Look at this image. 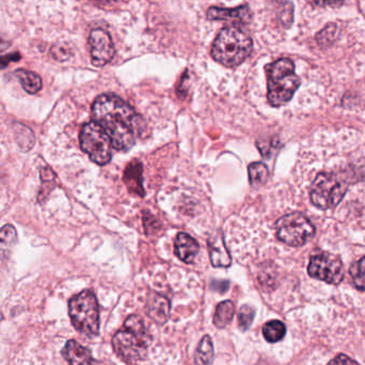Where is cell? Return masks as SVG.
I'll return each instance as SVG.
<instances>
[{
	"label": "cell",
	"instance_id": "cell-1",
	"mask_svg": "<svg viewBox=\"0 0 365 365\" xmlns=\"http://www.w3.org/2000/svg\"><path fill=\"white\" fill-rule=\"evenodd\" d=\"M92 119L104 128L118 151H128L140 130V117L125 101L115 94H102L92 105Z\"/></svg>",
	"mask_w": 365,
	"mask_h": 365
},
{
	"label": "cell",
	"instance_id": "cell-2",
	"mask_svg": "<svg viewBox=\"0 0 365 365\" xmlns=\"http://www.w3.org/2000/svg\"><path fill=\"white\" fill-rule=\"evenodd\" d=\"M151 341V336L145 329L143 319L132 315L113 336V351L126 364H136L147 357Z\"/></svg>",
	"mask_w": 365,
	"mask_h": 365
},
{
	"label": "cell",
	"instance_id": "cell-3",
	"mask_svg": "<svg viewBox=\"0 0 365 365\" xmlns=\"http://www.w3.org/2000/svg\"><path fill=\"white\" fill-rule=\"evenodd\" d=\"M250 36L240 28L227 27L219 32L212 46V57L227 68L242 64L252 53Z\"/></svg>",
	"mask_w": 365,
	"mask_h": 365
},
{
	"label": "cell",
	"instance_id": "cell-4",
	"mask_svg": "<svg viewBox=\"0 0 365 365\" xmlns=\"http://www.w3.org/2000/svg\"><path fill=\"white\" fill-rule=\"evenodd\" d=\"M266 73L269 104L279 107L289 103L300 86V78L296 75L294 62L287 58L277 60L266 66Z\"/></svg>",
	"mask_w": 365,
	"mask_h": 365
},
{
	"label": "cell",
	"instance_id": "cell-5",
	"mask_svg": "<svg viewBox=\"0 0 365 365\" xmlns=\"http://www.w3.org/2000/svg\"><path fill=\"white\" fill-rule=\"evenodd\" d=\"M71 321L77 331L94 336L100 330V311L93 292L86 289L68 302Z\"/></svg>",
	"mask_w": 365,
	"mask_h": 365
},
{
	"label": "cell",
	"instance_id": "cell-6",
	"mask_svg": "<svg viewBox=\"0 0 365 365\" xmlns=\"http://www.w3.org/2000/svg\"><path fill=\"white\" fill-rule=\"evenodd\" d=\"M81 147L92 162L105 166L113 156V143L104 128L94 121L86 123L81 128Z\"/></svg>",
	"mask_w": 365,
	"mask_h": 365
},
{
	"label": "cell",
	"instance_id": "cell-7",
	"mask_svg": "<svg viewBox=\"0 0 365 365\" xmlns=\"http://www.w3.org/2000/svg\"><path fill=\"white\" fill-rule=\"evenodd\" d=\"M315 227L302 212H292L277 222V237L292 247H300L314 236Z\"/></svg>",
	"mask_w": 365,
	"mask_h": 365
},
{
	"label": "cell",
	"instance_id": "cell-8",
	"mask_svg": "<svg viewBox=\"0 0 365 365\" xmlns=\"http://www.w3.org/2000/svg\"><path fill=\"white\" fill-rule=\"evenodd\" d=\"M347 191V185L329 173H319L311 187L312 203L321 210L336 207Z\"/></svg>",
	"mask_w": 365,
	"mask_h": 365
},
{
	"label": "cell",
	"instance_id": "cell-9",
	"mask_svg": "<svg viewBox=\"0 0 365 365\" xmlns=\"http://www.w3.org/2000/svg\"><path fill=\"white\" fill-rule=\"evenodd\" d=\"M312 278L325 281L329 284H339L344 279V266L338 255L319 252L311 257L308 267Z\"/></svg>",
	"mask_w": 365,
	"mask_h": 365
},
{
	"label": "cell",
	"instance_id": "cell-10",
	"mask_svg": "<svg viewBox=\"0 0 365 365\" xmlns=\"http://www.w3.org/2000/svg\"><path fill=\"white\" fill-rule=\"evenodd\" d=\"M89 44L91 46L92 64L94 66L101 68L113 60L115 51L108 32L103 29L92 30Z\"/></svg>",
	"mask_w": 365,
	"mask_h": 365
},
{
	"label": "cell",
	"instance_id": "cell-11",
	"mask_svg": "<svg viewBox=\"0 0 365 365\" xmlns=\"http://www.w3.org/2000/svg\"><path fill=\"white\" fill-rule=\"evenodd\" d=\"M208 19L212 21H230L238 23H249L252 19V12L248 4L237 6L234 9H221L212 6L207 11Z\"/></svg>",
	"mask_w": 365,
	"mask_h": 365
},
{
	"label": "cell",
	"instance_id": "cell-12",
	"mask_svg": "<svg viewBox=\"0 0 365 365\" xmlns=\"http://www.w3.org/2000/svg\"><path fill=\"white\" fill-rule=\"evenodd\" d=\"M170 302L160 294L152 293L148 299L147 313L158 325H164L170 315Z\"/></svg>",
	"mask_w": 365,
	"mask_h": 365
},
{
	"label": "cell",
	"instance_id": "cell-13",
	"mask_svg": "<svg viewBox=\"0 0 365 365\" xmlns=\"http://www.w3.org/2000/svg\"><path fill=\"white\" fill-rule=\"evenodd\" d=\"M62 355L68 365H96L91 351L74 340L66 343Z\"/></svg>",
	"mask_w": 365,
	"mask_h": 365
},
{
	"label": "cell",
	"instance_id": "cell-14",
	"mask_svg": "<svg viewBox=\"0 0 365 365\" xmlns=\"http://www.w3.org/2000/svg\"><path fill=\"white\" fill-rule=\"evenodd\" d=\"M200 247L197 240L186 233L178 234L175 242V252L184 263H191L199 253Z\"/></svg>",
	"mask_w": 365,
	"mask_h": 365
},
{
	"label": "cell",
	"instance_id": "cell-15",
	"mask_svg": "<svg viewBox=\"0 0 365 365\" xmlns=\"http://www.w3.org/2000/svg\"><path fill=\"white\" fill-rule=\"evenodd\" d=\"M208 249H210V257L212 266L225 268L231 265V255L225 247V240L221 234H217L208 240Z\"/></svg>",
	"mask_w": 365,
	"mask_h": 365
},
{
	"label": "cell",
	"instance_id": "cell-16",
	"mask_svg": "<svg viewBox=\"0 0 365 365\" xmlns=\"http://www.w3.org/2000/svg\"><path fill=\"white\" fill-rule=\"evenodd\" d=\"M124 182L130 192L143 197L145 192L143 187V165L139 164L138 162L130 163L124 173Z\"/></svg>",
	"mask_w": 365,
	"mask_h": 365
},
{
	"label": "cell",
	"instance_id": "cell-17",
	"mask_svg": "<svg viewBox=\"0 0 365 365\" xmlns=\"http://www.w3.org/2000/svg\"><path fill=\"white\" fill-rule=\"evenodd\" d=\"M15 76L19 78L24 90L29 94H36L42 89V79L36 73L27 70H17Z\"/></svg>",
	"mask_w": 365,
	"mask_h": 365
},
{
	"label": "cell",
	"instance_id": "cell-18",
	"mask_svg": "<svg viewBox=\"0 0 365 365\" xmlns=\"http://www.w3.org/2000/svg\"><path fill=\"white\" fill-rule=\"evenodd\" d=\"M235 313V307L230 300L220 302L217 307L214 317V324L216 327L225 328L231 323Z\"/></svg>",
	"mask_w": 365,
	"mask_h": 365
},
{
	"label": "cell",
	"instance_id": "cell-19",
	"mask_svg": "<svg viewBox=\"0 0 365 365\" xmlns=\"http://www.w3.org/2000/svg\"><path fill=\"white\" fill-rule=\"evenodd\" d=\"M214 359V345L210 336H203L197 351H195V365H210Z\"/></svg>",
	"mask_w": 365,
	"mask_h": 365
},
{
	"label": "cell",
	"instance_id": "cell-20",
	"mask_svg": "<svg viewBox=\"0 0 365 365\" xmlns=\"http://www.w3.org/2000/svg\"><path fill=\"white\" fill-rule=\"evenodd\" d=\"M287 328L280 321H270L263 327L264 338L269 343H277L284 338Z\"/></svg>",
	"mask_w": 365,
	"mask_h": 365
},
{
	"label": "cell",
	"instance_id": "cell-21",
	"mask_svg": "<svg viewBox=\"0 0 365 365\" xmlns=\"http://www.w3.org/2000/svg\"><path fill=\"white\" fill-rule=\"evenodd\" d=\"M16 230L11 225H6L0 229V255H8V251L14 246L16 242Z\"/></svg>",
	"mask_w": 365,
	"mask_h": 365
},
{
	"label": "cell",
	"instance_id": "cell-22",
	"mask_svg": "<svg viewBox=\"0 0 365 365\" xmlns=\"http://www.w3.org/2000/svg\"><path fill=\"white\" fill-rule=\"evenodd\" d=\"M249 181L253 187H259L268 180V169L263 163H253L249 166Z\"/></svg>",
	"mask_w": 365,
	"mask_h": 365
},
{
	"label": "cell",
	"instance_id": "cell-23",
	"mask_svg": "<svg viewBox=\"0 0 365 365\" xmlns=\"http://www.w3.org/2000/svg\"><path fill=\"white\" fill-rule=\"evenodd\" d=\"M41 180H42V188L38 195V201L42 202L46 199L51 190L57 186V179L53 171L49 167L41 169Z\"/></svg>",
	"mask_w": 365,
	"mask_h": 365
},
{
	"label": "cell",
	"instance_id": "cell-24",
	"mask_svg": "<svg viewBox=\"0 0 365 365\" xmlns=\"http://www.w3.org/2000/svg\"><path fill=\"white\" fill-rule=\"evenodd\" d=\"M339 36L338 26L336 24H329L325 29L317 34V41L319 46L327 47L334 44Z\"/></svg>",
	"mask_w": 365,
	"mask_h": 365
},
{
	"label": "cell",
	"instance_id": "cell-25",
	"mask_svg": "<svg viewBox=\"0 0 365 365\" xmlns=\"http://www.w3.org/2000/svg\"><path fill=\"white\" fill-rule=\"evenodd\" d=\"M349 272H351V276L353 277L356 287L360 291L365 292V257H362L360 261L355 262L351 265Z\"/></svg>",
	"mask_w": 365,
	"mask_h": 365
},
{
	"label": "cell",
	"instance_id": "cell-26",
	"mask_svg": "<svg viewBox=\"0 0 365 365\" xmlns=\"http://www.w3.org/2000/svg\"><path fill=\"white\" fill-rule=\"evenodd\" d=\"M255 311L250 306H244L240 309V314H238V325L242 331L249 329L253 319H255Z\"/></svg>",
	"mask_w": 365,
	"mask_h": 365
},
{
	"label": "cell",
	"instance_id": "cell-27",
	"mask_svg": "<svg viewBox=\"0 0 365 365\" xmlns=\"http://www.w3.org/2000/svg\"><path fill=\"white\" fill-rule=\"evenodd\" d=\"M280 17L285 27H289V26L292 25L294 19V8L291 2H287V4H285V6H283Z\"/></svg>",
	"mask_w": 365,
	"mask_h": 365
},
{
	"label": "cell",
	"instance_id": "cell-28",
	"mask_svg": "<svg viewBox=\"0 0 365 365\" xmlns=\"http://www.w3.org/2000/svg\"><path fill=\"white\" fill-rule=\"evenodd\" d=\"M51 56L58 61H64L71 56V51L64 45H56L51 49Z\"/></svg>",
	"mask_w": 365,
	"mask_h": 365
},
{
	"label": "cell",
	"instance_id": "cell-29",
	"mask_svg": "<svg viewBox=\"0 0 365 365\" xmlns=\"http://www.w3.org/2000/svg\"><path fill=\"white\" fill-rule=\"evenodd\" d=\"M345 0H307V2L311 4V6H321V8H325V6H330V8H340Z\"/></svg>",
	"mask_w": 365,
	"mask_h": 365
},
{
	"label": "cell",
	"instance_id": "cell-30",
	"mask_svg": "<svg viewBox=\"0 0 365 365\" xmlns=\"http://www.w3.org/2000/svg\"><path fill=\"white\" fill-rule=\"evenodd\" d=\"M19 53H9V55L0 56V70L6 68L11 62H16L21 60Z\"/></svg>",
	"mask_w": 365,
	"mask_h": 365
},
{
	"label": "cell",
	"instance_id": "cell-31",
	"mask_svg": "<svg viewBox=\"0 0 365 365\" xmlns=\"http://www.w3.org/2000/svg\"><path fill=\"white\" fill-rule=\"evenodd\" d=\"M328 365H359L357 362L354 361L351 358L345 355H339L334 360L329 362Z\"/></svg>",
	"mask_w": 365,
	"mask_h": 365
},
{
	"label": "cell",
	"instance_id": "cell-32",
	"mask_svg": "<svg viewBox=\"0 0 365 365\" xmlns=\"http://www.w3.org/2000/svg\"><path fill=\"white\" fill-rule=\"evenodd\" d=\"M11 43L9 41L4 40V38H0V51H4V49L10 47Z\"/></svg>",
	"mask_w": 365,
	"mask_h": 365
},
{
	"label": "cell",
	"instance_id": "cell-33",
	"mask_svg": "<svg viewBox=\"0 0 365 365\" xmlns=\"http://www.w3.org/2000/svg\"><path fill=\"white\" fill-rule=\"evenodd\" d=\"M2 319H4V317H2L1 311H0V321H2Z\"/></svg>",
	"mask_w": 365,
	"mask_h": 365
}]
</instances>
